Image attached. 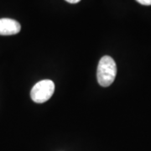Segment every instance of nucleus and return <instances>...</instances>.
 Instances as JSON below:
<instances>
[{
  "label": "nucleus",
  "instance_id": "20e7f679",
  "mask_svg": "<svg viewBox=\"0 0 151 151\" xmlns=\"http://www.w3.org/2000/svg\"><path fill=\"white\" fill-rule=\"evenodd\" d=\"M138 3H139L142 5L150 6L151 5V0H136Z\"/></svg>",
  "mask_w": 151,
  "mask_h": 151
},
{
  "label": "nucleus",
  "instance_id": "f257e3e1",
  "mask_svg": "<svg viewBox=\"0 0 151 151\" xmlns=\"http://www.w3.org/2000/svg\"><path fill=\"white\" fill-rule=\"evenodd\" d=\"M117 75V65L109 55L103 56L97 66V78L99 85L107 87L113 84Z\"/></svg>",
  "mask_w": 151,
  "mask_h": 151
},
{
  "label": "nucleus",
  "instance_id": "f03ea898",
  "mask_svg": "<svg viewBox=\"0 0 151 151\" xmlns=\"http://www.w3.org/2000/svg\"><path fill=\"white\" fill-rule=\"evenodd\" d=\"M54 92V82L50 80H42L33 86L30 96L35 103H44L52 97Z\"/></svg>",
  "mask_w": 151,
  "mask_h": 151
},
{
  "label": "nucleus",
  "instance_id": "39448f33",
  "mask_svg": "<svg viewBox=\"0 0 151 151\" xmlns=\"http://www.w3.org/2000/svg\"><path fill=\"white\" fill-rule=\"evenodd\" d=\"M66 2H68V3H70V4H77V3H79L81 0H65Z\"/></svg>",
  "mask_w": 151,
  "mask_h": 151
},
{
  "label": "nucleus",
  "instance_id": "7ed1b4c3",
  "mask_svg": "<svg viewBox=\"0 0 151 151\" xmlns=\"http://www.w3.org/2000/svg\"><path fill=\"white\" fill-rule=\"evenodd\" d=\"M20 24L12 19H0V35H13L20 31Z\"/></svg>",
  "mask_w": 151,
  "mask_h": 151
}]
</instances>
